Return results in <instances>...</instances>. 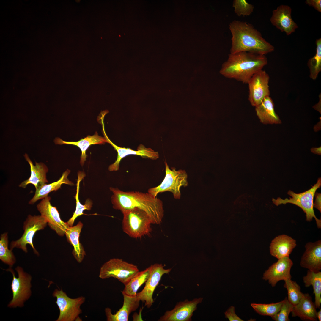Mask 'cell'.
Listing matches in <instances>:
<instances>
[{
  "mask_svg": "<svg viewBox=\"0 0 321 321\" xmlns=\"http://www.w3.org/2000/svg\"><path fill=\"white\" fill-rule=\"evenodd\" d=\"M113 194V208L121 212L134 208L143 210L150 217L152 224H159L162 221L164 210L162 201L150 193L139 191H124L117 188H110Z\"/></svg>",
  "mask_w": 321,
  "mask_h": 321,
  "instance_id": "6da1fadb",
  "label": "cell"
},
{
  "mask_svg": "<svg viewBox=\"0 0 321 321\" xmlns=\"http://www.w3.org/2000/svg\"><path fill=\"white\" fill-rule=\"evenodd\" d=\"M229 28L232 35L230 54L247 52L265 55L274 50V47L248 23L234 20Z\"/></svg>",
  "mask_w": 321,
  "mask_h": 321,
  "instance_id": "7a4b0ae2",
  "label": "cell"
},
{
  "mask_svg": "<svg viewBox=\"0 0 321 321\" xmlns=\"http://www.w3.org/2000/svg\"><path fill=\"white\" fill-rule=\"evenodd\" d=\"M265 55L247 52L229 54L222 64L220 73L228 78L248 84L251 77L268 64Z\"/></svg>",
  "mask_w": 321,
  "mask_h": 321,
  "instance_id": "3957f363",
  "label": "cell"
},
{
  "mask_svg": "<svg viewBox=\"0 0 321 321\" xmlns=\"http://www.w3.org/2000/svg\"><path fill=\"white\" fill-rule=\"evenodd\" d=\"M123 215L122 228L130 237L137 238L150 234L152 231L151 219L144 211L138 208L121 212Z\"/></svg>",
  "mask_w": 321,
  "mask_h": 321,
  "instance_id": "277c9868",
  "label": "cell"
},
{
  "mask_svg": "<svg viewBox=\"0 0 321 321\" xmlns=\"http://www.w3.org/2000/svg\"><path fill=\"white\" fill-rule=\"evenodd\" d=\"M321 186V178H318L316 183L309 189L300 193H297L291 190H289L287 194L292 197L289 199L286 198L284 199L280 197L277 199H272L273 203L277 206L281 204H285L291 203L300 207L306 214V220L309 222L311 221L313 218L316 220L318 228H321V220L316 216L313 209V199L316 190Z\"/></svg>",
  "mask_w": 321,
  "mask_h": 321,
  "instance_id": "5b68a950",
  "label": "cell"
},
{
  "mask_svg": "<svg viewBox=\"0 0 321 321\" xmlns=\"http://www.w3.org/2000/svg\"><path fill=\"white\" fill-rule=\"evenodd\" d=\"M165 175L159 185L150 188L148 192L155 197L159 193L166 191L172 193L175 199H180L181 196V188L188 185V176L185 170H176L174 167L169 168L166 160Z\"/></svg>",
  "mask_w": 321,
  "mask_h": 321,
  "instance_id": "8992f818",
  "label": "cell"
},
{
  "mask_svg": "<svg viewBox=\"0 0 321 321\" xmlns=\"http://www.w3.org/2000/svg\"><path fill=\"white\" fill-rule=\"evenodd\" d=\"M139 271V269L136 265L122 259L114 258L102 266L99 277L102 279L113 277L125 286Z\"/></svg>",
  "mask_w": 321,
  "mask_h": 321,
  "instance_id": "52a82bcc",
  "label": "cell"
},
{
  "mask_svg": "<svg viewBox=\"0 0 321 321\" xmlns=\"http://www.w3.org/2000/svg\"><path fill=\"white\" fill-rule=\"evenodd\" d=\"M53 296L56 298V303L59 310V316L56 321H81L79 315L82 312L81 306L85 301V297L75 298L68 297L62 289H55Z\"/></svg>",
  "mask_w": 321,
  "mask_h": 321,
  "instance_id": "ba28073f",
  "label": "cell"
},
{
  "mask_svg": "<svg viewBox=\"0 0 321 321\" xmlns=\"http://www.w3.org/2000/svg\"><path fill=\"white\" fill-rule=\"evenodd\" d=\"M47 224L46 220L41 215L32 216L29 215L23 223V235L19 239L11 242L10 249L12 251L14 248L20 249L26 253L28 252L26 246L29 244L34 253L39 256V253L33 245V239L36 232L44 229Z\"/></svg>",
  "mask_w": 321,
  "mask_h": 321,
  "instance_id": "9c48e42d",
  "label": "cell"
},
{
  "mask_svg": "<svg viewBox=\"0 0 321 321\" xmlns=\"http://www.w3.org/2000/svg\"><path fill=\"white\" fill-rule=\"evenodd\" d=\"M15 269L18 274V278L15 276V273L11 267L6 270L11 272L13 276L11 284L13 298L8 305L9 307L12 308L22 307L24 302L31 295V276L25 272L20 267L18 266Z\"/></svg>",
  "mask_w": 321,
  "mask_h": 321,
  "instance_id": "30bf717a",
  "label": "cell"
},
{
  "mask_svg": "<svg viewBox=\"0 0 321 321\" xmlns=\"http://www.w3.org/2000/svg\"><path fill=\"white\" fill-rule=\"evenodd\" d=\"M270 77L262 70L254 74L248 81V100L251 104L256 107L266 97L269 96V82Z\"/></svg>",
  "mask_w": 321,
  "mask_h": 321,
  "instance_id": "8fae6325",
  "label": "cell"
},
{
  "mask_svg": "<svg viewBox=\"0 0 321 321\" xmlns=\"http://www.w3.org/2000/svg\"><path fill=\"white\" fill-rule=\"evenodd\" d=\"M51 199L49 196L42 199L37 205V209L40 215L46 220L50 228L59 236H63L70 226L67 222L61 219L56 208L51 204Z\"/></svg>",
  "mask_w": 321,
  "mask_h": 321,
  "instance_id": "7c38bea8",
  "label": "cell"
},
{
  "mask_svg": "<svg viewBox=\"0 0 321 321\" xmlns=\"http://www.w3.org/2000/svg\"><path fill=\"white\" fill-rule=\"evenodd\" d=\"M102 127V132L104 137L114 147L117 153L116 160L113 164H111L108 167L109 171H117L119 169L120 163L121 160L126 156L130 155H139L142 158H149L152 160H156L159 157L158 152H155L150 148H146L143 145L140 144L138 147L137 150L133 149L119 147L112 142L107 135L104 129V120L100 122Z\"/></svg>",
  "mask_w": 321,
  "mask_h": 321,
  "instance_id": "4fadbf2b",
  "label": "cell"
},
{
  "mask_svg": "<svg viewBox=\"0 0 321 321\" xmlns=\"http://www.w3.org/2000/svg\"><path fill=\"white\" fill-rule=\"evenodd\" d=\"M150 274L145 282V286L142 291L137 293L136 296L140 301L144 303L145 306L149 308L152 305L153 292L158 284L162 276L168 274L171 268L165 269L161 264L155 263L151 266Z\"/></svg>",
  "mask_w": 321,
  "mask_h": 321,
  "instance_id": "5bb4252c",
  "label": "cell"
},
{
  "mask_svg": "<svg viewBox=\"0 0 321 321\" xmlns=\"http://www.w3.org/2000/svg\"><path fill=\"white\" fill-rule=\"evenodd\" d=\"M203 300L202 298H196L191 301L186 299L177 303L174 308L167 311L158 320L159 321H190L197 306Z\"/></svg>",
  "mask_w": 321,
  "mask_h": 321,
  "instance_id": "9a60e30c",
  "label": "cell"
},
{
  "mask_svg": "<svg viewBox=\"0 0 321 321\" xmlns=\"http://www.w3.org/2000/svg\"><path fill=\"white\" fill-rule=\"evenodd\" d=\"M293 265V262L289 257L278 259L265 271L262 278L268 280L272 287H275L280 281L291 279L290 271Z\"/></svg>",
  "mask_w": 321,
  "mask_h": 321,
  "instance_id": "2e32d148",
  "label": "cell"
},
{
  "mask_svg": "<svg viewBox=\"0 0 321 321\" xmlns=\"http://www.w3.org/2000/svg\"><path fill=\"white\" fill-rule=\"evenodd\" d=\"M291 13L290 7L281 5L273 10L270 19L273 26L287 35L294 32L298 27L292 18Z\"/></svg>",
  "mask_w": 321,
  "mask_h": 321,
  "instance_id": "e0dca14e",
  "label": "cell"
},
{
  "mask_svg": "<svg viewBox=\"0 0 321 321\" xmlns=\"http://www.w3.org/2000/svg\"><path fill=\"white\" fill-rule=\"evenodd\" d=\"M305 251L301 257L300 266L315 272L321 269V241L309 242L305 246Z\"/></svg>",
  "mask_w": 321,
  "mask_h": 321,
  "instance_id": "ac0fdd59",
  "label": "cell"
},
{
  "mask_svg": "<svg viewBox=\"0 0 321 321\" xmlns=\"http://www.w3.org/2000/svg\"><path fill=\"white\" fill-rule=\"evenodd\" d=\"M24 156L30 165L31 175L29 178L22 182L19 186L25 188L27 185L32 184L34 186L36 190L38 189L48 182L46 177L48 169L45 164L42 162H35V165H34L27 154H25Z\"/></svg>",
  "mask_w": 321,
  "mask_h": 321,
  "instance_id": "d6986e66",
  "label": "cell"
},
{
  "mask_svg": "<svg viewBox=\"0 0 321 321\" xmlns=\"http://www.w3.org/2000/svg\"><path fill=\"white\" fill-rule=\"evenodd\" d=\"M316 309L309 294L303 293L299 302L293 306L291 313L292 317H298L303 320L316 321L317 320Z\"/></svg>",
  "mask_w": 321,
  "mask_h": 321,
  "instance_id": "ffe728a7",
  "label": "cell"
},
{
  "mask_svg": "<svg viewBox=\"0 0 321 321\" xmlns=\"http://www.w3.org/2000/svg\"><path fill=\"white\" fill-rule=\"evenodd\" d=\"M296 246V240L291 237L285 234L278 235L272 240L270 244V254L278 259L289 257Z\"/></svg>",
  "mask_w": 321,
  "mask_h": 321,
  "instance_id": "44dd1931",
  "label": "cell"
},
{
  "mask_svg": "<svg viewBox=\"0 0 321 321\" xmlns=\"http://www.w3.org/2000/svg\"><path fill=\"white\" fill-rule=\"evenodd\" d=\"M124 301L122 307L114 314L109 308L105 309V312L108 321H127L130 314L138 308L140 300L136 296L130 297L123 295Z\"/></svg>",
  "mask_w": 321,
  "mask_h": 321,
  "instance_id": "7402d4cb",
  "label": "cell"
},
{
  "mask_svg": "<svg viewBox=\"0 0 321 321\" xmlns=\"http://www.w3.org/2000/svg\"><path fill=\"white\" fill-rule=\"evenodd\" d=\"M54 141L56 144L62 145L66 144L75 145L78 147L81 152L80 163L82 166L84 165L87 156L86 153V151L91 145L95 144H103L105 143H107L106 139L104 137L99 136L97 131L94 135H88L78 141H65L58 137L55 138Z\"/></svg>",
  "mask_w": 321,
  "mask_h": 321,
  "instance_id": "603a6c76",
  "label": "cell"
},
{
  "mask_svg": "<svg viewBox=\"0 0 321 321\" xmlns=\"http://www.w3.org/2000/svg\"><path fill=\"white\" fill-rule=\"evenodd\" d=\"M274 106L273 102L269 96L255 107L257 115L261 122L265 124L281 123V120L275 112Z\"/></svg>",
  "mask_w": 321,
  "mask_h": 321,
  "instance_id": "cb8c5ba5",
  "label": "cell"
},
{
  "mask_svg": "<svg viewBox=\"0 0 321 321\" xmlns=\"http://www.w3.org/2000/svg\"><path fill=\"white\" fill-rule=\"evenodd\" d=\"M83 226L82 223L79 221L75 226H70L65 233L67 241L73 246V255L78 263L82 262L86 255L83 246L79 240Z\"/></svg>",
  "mask_w": 321,
  "mask_h": 321,
  "instance_id": "d4e9b609",
  "label": "cell"
},
{
  "mask_svg": "<svg viewBox=\"0 0 321 321\" xmlns=\"http://www.w3.org/2000/svg\"><path fill=\"white\" fill-rule=\"evenodd\" d=\"M70 172V170L67 169L57 181L49 184H46L40 188L36 190L34 195L29 202V204L33 205L38 200L42 199L48 196V194L51 192L57 191L61 188L63 184L74 185L73 183L67 178Z\"/></svg>",
  "mask_w": 321,
  "mask_h": 321,
  "instance_id": "484cf974",
  "label": "cell"
},
{
  "mask_svg": "<svg viewBox=\"0 0 321 321\" xmlns=\"http://www.w3.org/2000/svg\"><path fill=\"white\" fill-rule=\"evenodd\" d=\"M151 270L150 266L143 271L138 272L125 286L124 289L122 291L123 295L130 297H135L139 287L148 278Z\"/></svg>",
  "mask_w": 321,
  "mask_h": 321,
  "instance_id": "4316f807",
  "label": "cell"
},
{
  "mask_svg": "<svg viewBox=\"0 0 321 321\" xmlns=\"http://www.w3.org/2000/svg\"><path fill=\"white\" fill-rule=\"evenodd\" d=\"M303 281L306 287L312 286L315 295L314 304L316 309H320L321 304V272H315L308 270Z\"/></svg>",
  "mask_w": 321,
  "mask_h": 321,
  "instance_id": "83f0119b",
  "label": "cell"
},
{
  "mask_svg": "<svg viewBox=\"0 0 321 321\" xmlns=\"http://www.w3.org/2000/svg\"><path fill=\"white\" fill-rule=\"evenodd\" d=\"M85 174L81 171L78 172V179L77 182L76 192L75 196L76 201V207L75 211L72 216L67 222L69 226H72L75 219L78 216L84 214L83 211L85 210H90L92 205V202L90 199H87L84 205L80 203L78 198V194L80 182L85 177Z\"/></svg>",
  "mask_w": 321,
  "mask_h": 321,
  "instance_id": "f1b7e54d",
  "label": "cell"
},
{
  "mask_svg": "<svg viewBox=\"0 0 321 321\" xmlns=\"http://www.w3.org/2000/svg\"><path fill=\"white\" fill-rule=\"evenodd\" d=\"M316 53L315 55L308 61L307 64L309 70V77L316 80L321 71V39L316 40Z\"/></svg>",
  "mask_w": 321,
  "mask_h": 321,
  "instance_id": "f546056e",
  "label": "cell"
},
{
  "mask_svg": "<svg viewBox=\"0 0 321 321\" xmlns=\"http://www.w3.org/2000/svg\"><path fill=\"white\" fill-rule=\"evenodd\" d=\"M0 238V259L11 267L15 263L16 258L12 251L8 248V233L1 234Z\"/></svg>",
  "mask_w": 321,
  "mask_h": 321,
  "instance_id": "4dcf8cb0",
  "label": "cell"
},
{
  "mask_svg": "<svg viewBox=\"0 0 321 321\" xmlns=\"http://www.w3.org/2000/svg\"><path fill=\"white\" fill-rule=\"evenodd\" d=\"M284 301V300L277 303L269 304L252 303L251 306L259 314L272 317L279 311Z\"/></svg>",
  "mask_w": 321,
  "mask_h": 321,
  "instance_id": "1f68e13d",
  "label": "cell"
},
{
  "mask_svg": "<svg viewBox=\"0 0 321 321\" xmlns=\"http://www.w3.org/2000/svg\"><path fill=\"white\" fill-rule=\"evenodd\" d=\"M284 281V286L287 289L288 292L287 299L293 306L295 305L299 302L303 294L301 292L300 287L296 282L291 279Z\"/></svg>",
  "mask_w": 321,
  "mask_h": 321,
  "instance_id": "d6a6232c",
  "label": "cell"
},
{
  "mask_svg": "<svg viewBox=\"0 0 321 321\" xmlns=\"http://www.w3.org/2000/svg\"><path fill=\"white\" fill-rule=\"evenodd\" d=\"M232 6L235 13L238 16L250 15L253 12L254 6L245 0H234Z\"/></svg>",
  "mask_w": 321,
  "mask_h": 321,
  "instance_id": "836d02e7",
  "label": "cell"
},
{
  "mask_svg": "<svg viewBox=\"0 0 321 321\" xmlns=\"http://www.w3.org/2000/svg\"><path fill=\"white\" fill-rule=\"evenodd\" d=\"M293 305L288 300L287 298L284 300L283 304L279 311L275 315L272 317V319L276 321H289V314L291 313Z\"/></svg>",
  "mask_w": 321,
  "mask_h": 321,
  "instance_id": "e575fe53",
  "label": "cell"
},
{
  "mask_svg": "<svg viewBox=\"0 0 321 321\" xmlns=\"http://www.w3.org/2000/svg\"><path fill=\"white\" fill-rule=\"evenodd\" d=\"M235 307L231 306L225 312V317L227 318L230 321H243L235 313Z\"/></svg>",
  "mask_w": 321,
  "mask_h": 321,
  "instance_id": "d590c367",
  "label": "cell"
},
{
  "mask_svg": "<svg viewBox=\"0 0 321 321\" xmlns=\"http://www.w3.org/2000/svg\"><path fill=\"white\" fill-rule=\"evenodd\" d=\"M305 3L308 5L313 7L319 12H321V0H306Z\"/></svg>",
  "mask_w": 321,
  "mask_h": 321,
  "instance_id": "8d00e7d4",
  "label": "cell"
},
{
  "mask_svg": "<svg viewBox=\"0 0 321 321\" xmlns=\"http://www.w3.org/2000/svg\"><path fill=\"white\" fill-rule=\"evenodd\" d=\"M314 196L315 200L313 203V207L315 208L321 212V193L315 192Z\"/></svg>",
  "mask_w": 321,
  "mask_h": 321,
  "instance_id": "74e56055",
  "label": "cell"
},
{
  "mask_svg": "<svg viewBox=\"0 0 321 321\" xmlns=\"http://www.w3.org/2000/svg\"><path fill=\"white\" fill-rule=\"evenodd\" d=\"M311 151L315 154L321 155V147L319 148H312L311 150Z\"/></svg>",
  "mask_w": 321,
  "mask_h": 321,
  "instance_id": "f35d334b",
  "label": "cell"
},
{
  "mask_svg": "<svg viewBox=\"0 0 321 321\" xmlns=\"http://www.w3.org/2000/svg\"><path fill=\"white\" fill-rule=\"evenodd\" d=\"M317 317L319 321H321V308L319 311L317 312Z\"/></svg>",
  "mask_w": 321,
  "mask_h": 321,
  "instance_id": "ab89813d",
  "label": "cell"
}]
</instances>
